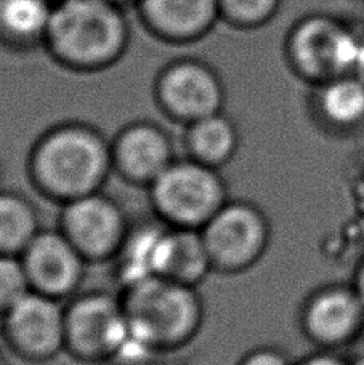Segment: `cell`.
<instances>
[{
  "label": "cell",
  "instance_id": "1",
  "mask_svg": "<svg viewBox=\"0 0 364 365\" xmlns=\"http://www.w3.org/2000/svg\"><path fill=\"white\" fill-rule=\"evenodd\" d=\"M113 173L111 141L86 123L49 128L32 145L28 177L42 197L58 205L105 191Z\"/></svg>",
  "mask_w": 364,
  "mask_h": 365
},
{
  "label": "cell",
  "instance_id": "2",
  "mask_svg": "<svg viewBox=\"0 0 364 365\" xmlns=\"http://www.w3.org/2000/svg\"><path fill=\"white\" fill-rule=\"evenodd\" d=\"M130 335L159 354L186 348L204 324V302L196 287L151 277L121 290Z\"/></svg>",
  "mask_w": 364,
  "mask_h": 365
},
{
  "label": "cell",
  "instance_id": "3",
  "mask_svg": "<svg viewBox=\"0 0 364 365\" xmlns=\"http://www.w3.org/2000/svg\"><path fill=\"white\" fill-rule=\"evenodd\" d=\"M146 192L154 217L181 230L201 231L230 200L220 170L186 155L175 159Z\"/></svg>",
  "mask_w": 364,
  "mask_h": 365
},
{
  "label": "cell",
  "instance_id": "4",
  "mask_svg": "<svg viewBox=\"0 0 364 365\" xmlns=\"http://www.w3.org/2000/svg\"><path fill=\"white\" fill-rule=\"evenodd\" d=\"M213 272L235 276L262 262L271 242V223L249 200L230 199L201 230Z\"/></svg>",
  "mask_w": 364,
  "mask_h": 365
},
{
  "label": "cell",
  "instance_id": "5",
  "mask_svg": "<svg viewBox=\"0 0 364 365\" xmlns=\"http://www.w3.org/2000/svg\"><path fill=\"white\" fill-rule=\"evenodd\" d=\"M130 336L121 295L79 292L66 302V348L74 361L108 365Z\"/></svg>",
  "mask_w": 364,
  "mask_h": 365
},
{
  "label": "cell",
  "instance_id": "6",
  "mask_svg": "<svg viewBox=\"0 0 364 365\" xmlns=\"http://www.w3.org/2000/svg\"><path fill=\"white\" fill-rule=\"evenodd\" d=\"M47 31L55 48L79 64L105 63L123 42L122 19L105 0H64Z\"/></svg>",
  "mask_w": 364,
  "mask_h": 365
},
{
  "label": "cell",
  "instance_id": "7",
  "mask_svg": "<svg viewBox=\"0 0 364 365\" xmlns=\"http://www.w3.org/2000/svg\"><path fill=\"white\" fill-rule=\"evenodd\" d=\"M363 31L339 16H310L292 34V61L302 77L313 86L356 74Z\"/></svg>",
  "mask_w": 364,
  "mask_h": 365
},
{
  "label": "cell",
  "instance_id": "8",
  "mask_svg": "<svg viewBox=\"0 0 364 365\" xmlns=\"http://www.w3.org/2000/svg\"><path fill=\"white\" fill-rule=\"evenodd\" d=\"M2 336L13 354L31 364L54 361L66 348V302L37 292L0 317Z\"/></svg>",
  "mask_w": 364,
  "mask_h": 365
},
{
  "label": "cell",
  "instance_id": "9",
  "mask_svg": "<svg viewBox=\"0 0 364 365\" xmlns=\"http://www.w3.org/2000/svg\"><path fill=\"white\" fill-rule=\"evenodd\" d=\"M58 230L92 263H113L130 231L121 204L105 191L60 205Z\"/></svg>",
  "mask_w": 364,
  "mask_h": 365
},
{
  "label": "cell",
  "instance_id": "10",
  "mask_svg": "<svg viewBox=\"0 0 364 365\" xmlns=\"http://www.w3.org/2000/svg\"><path fill=\"white\" fill-rule=\"evenodd\" d=\"M298 327L316 349L342 351L364 331L363 299L352 282L316 287L298 309Z\"/></svg>",
  "mask_w": 364,
  "mask_h": 365
},
{
  "label": "cell",
  "instance_id": "11",
  "mask_svg": "<svg viewBox=\"0 0 364 365\" xmlns=\"http://www.w3.org/2000/svg\"><path fill=\"white\" fill-rule=\"evenodd\" d=\"M19 258L32 292L61 302H68L81 292L90 264L58 227H42Z\"/></svg>",
  "mask_w": 364,
  "mask_h": 365
},
{
  "label": "cell",
  "instance_id": "12",
  "mask_svg": "<svg viewBox=\"0 0 364 365\" xmlns=\"http://www.w3.org/2000/svg\"><path fill=\"white\" fill-rule=\"evenodd\" d=\"M113 173L132 186L148 189L177 159L173 141L151 122H133L111 140Z\"/></svg>",
  "mask_w": 364,
  "mask_h": 365
},
{
  "label": "cell",
  "instance_id": "13",
  "mask_svg": "<svg viewBox=\"0 0 364 365\" xmlns=\"http://www.w3.org/2000/svg\"><path fill=\"white\" fill-rule=\"evenodd\" d=\"M162 109L185 125L222 110L223 90L209 69L194 63L177 64L159 82Z\"/></svg>",
  "mask_w": 364,
  "mask_h": 365
},
{
  "label": "cell",
  "instance_id": "14",
  "mask_svg": "<svg viewBox=\"0 0 364 365\" xmlns=\"http://www.w3.org/2000/svg\"><path fill=\"white\" fill-rule=\"evenodd\" d=\"M311 115L320 130L334 138L364 133V81L348 74L315 86Z\"/></svg>",
  "mask_w": 364,
  "mask_h": 365
},
{
  "label": "cell",
  "instance_id": "15",
  "mask_svg": "<svg viewBox=\"0 0 364 365\" xmlns=\"http://www.w3.org/2000/svg\"><path fill=\"white\" fill-rule=\"evenodd\" d=\"M212 272L213 266L201 231L166 225L159 242L156 277L199 289Z\"/></svg>",
  "mask_w": 364,
  "mask_h": 365
},
{
  "label": "cell",
  "instance_id": "16",
  "mask_svg": "<svg viewBox=\"0 0 364 365\" xmlns=\"http://www.w3.org/2000/svg\"><path fill=\"white\" fill-rule=\"evenodd\" d=\"M183 145L186 158L220 170L236 158L241 135L236 123L220 110L186 125Z\"/></svg>",
  "mask_w": 364,
  "mask_h": 365
},
{
  "label": "cell",
  "instance_id": "17",
  "mask_svg": "<svg viewBox=\"0 0 364 365\" xmlns=\"http://www.w3.org/2000/svg\"><path fill=\"white\" fill-rule=\"evenodd\" d=\"M164 230L166 225L158 218L130 226L121 250L113 259L121 289L156 277V262Z\"/></svg>",
  "mask_w": 364,
  "mask_h": 365
},
{
  "label": "cell",
  "instance_id": "18",
  "mask_svg": "<svg viewBox=\"0 0 364 365\" xmlns=\"http://www.w3.org/2000/svg\"><path fill=\"white\" fill-rule=\"evenodd\" d=\"M41 231L36 205L21 192L0 189V255L19 257Z\"/></svg>",
  "mask_w": 364,
  "mask_h": 365
},
{
  "label": "cell",
  "instance_id": "19",
  "mask_svg": "<svg viewBox=\"0 0 364 365\" xmlns=\"http://www.w3.org/2000/svg\"><path fill=\"white\" fill-rule=\"evenodd\" d=\"M217 0H145L156 24L177 34L199 31L216 13Z\"/></svg>",
  "mask_w": 364,
  "mask_h": 365
},
{
  "label": "cell",
  "instance_id": "20",
  "mask_svg": "<svg viewBox=\"0 0 364 365\" xmlns=\"http://www.w3.org/2000/svg\"><path fill=\"white\" fill-rule=\"evenodd\" d=\"M51 13L45 0H0V23L18 37L49 29Z\"/></svg>",
  "mask_w": 364,
  "mask_h": 365
},
{
  "label": "cell",
  "instance_id": "21",
  "mask_svg": "<svg viewBox=\"0 0 364 365\" xmlns=\"http://www.w3.org/2000/svg\"><path fill=\"white\" fill-rule=\"evenodd\" d=\"M32 292L21 258L0 255V317Z\"/></svg>",
  "mask_w": 364,
  "mask_h": 365
},
{
  "label": "cell",
  "instance_id": "22",
  "mask_svg": "<svg viewBox=\"0 0 364 365\" xmlns=\"http://www.w3.org/2000/svg\"><path fill=\"white\" fill-rule=\"evenodd\" d=\"M159 356L162 354H159L158 351L130 335L108 365H151Z\"/></svg>",
  "mask_w": 364,
  "mask_h": 365
},
{
  "label": "cell",
  "instance_id": "23",
  "mask_svg": "<svg viewBox=\"0 0 364 365\" xmlns=\"http://www.w3.org/2000/svg\"><path fill=\"white\" fill-rule=\"evenodd\" d=\"M238 365H295L288 353L275 346L253 348L238 361Z\"/></svg>",
  "mask_w": 364,
  "mask_h": 365
},
{
  "label": "cell",
  "instance_id": "24",
  "mask_svg": "<svg viewBox=\"0 0 364 365\" xmlns=\"http://www.w3.org/2000/svg\"><path fill=\"white\" fill-rule=\"evenodd\" d=\"M233 15L243 19H258L275 10L278 0H223Z\"/></svg>",
  "mask_w": 364,
  "mask_h": 365
},
{
  "label": "cell",
  "instance_id": "25",
  "mask_svg": "<svg viewBox=\"0 0 364 365\" xmlns=\"http://www.w3.org/2000/svg\"><path fill=\"white\" fill-rule=\"evenodd\" d=\"M295 365H353V362L342 351L315 349L300 361H295Z\"/></svg>",
  "mask_w": 364,
  "mask_h": 365
},
{
  "label": "cell",
  "instance_id": "26",
  "mask_svg": "<svg viewBox=\"0 0 364 365\" xmlns=\"http://www.w3.org/2000/svg\"><path fill=\"white\" fill-rule=\"evenodd\" d=\"M350 282H352L356 293H358L364 303V255L358 259V262H356L353 274H352V280H350Z\"/></svg>",
  "mask_w": 364,
  "mask_h": 365
},
{
  "label": "cell",
  "instance_id": "27",
  "mask_svg": "<svg viewBox=\"0 0 364 365\" xmlns=\"http://www.w3.org/2000/svg\"><path fill=\"white\" fill-rule=\"evenodd\" d=\"M356 76H360L364 81V31H363V41H361V50L358 58V66H356Z\"/></svg>",
  "mask_w": 364,
  "mask_h": 365
},
{
  "label": "cell",
  "instance_id": "28",
  "mask_svg": "<svg viewBox=\"0 0 364 365\" xmlns=\"http://www.w3.org/2000/svg\"><path fill=\"white\" fill-rule=\"evenodd\" d=\"M4 344V336H2V322H0V346Z\"/></svg>",
  "mask_w": 364,
  "mask_h": 365
},
{
  "label": "cell",
  "instance_id": "29",
  "mask_svg": "<svg viewBox=\"0 0 364 365\" xmlns=\"http://www.w3.org/2000/svg\"><path fill=\"white\" fill-rule=\"evenodd\" d=\"M0 180H2V167H0Z\"/></svg>",
  "mask_w": 364,
  "mask_h": 365
},
{
  "label": "cell",
  "instance_id": "30",
  "mask_svg": "<svg viewBox=\"0 0 364 365\" xmlns=\"http://www.w3.org/2000/svg\"><path fill=\"white\" fill-rule=\"evenodd\" d=\"M0 365H4V362H0Z\"/></svg>",
  "mask_w": 364,
  "mask_h": 365
},
{
  "label": "cell",
  "instance_id": "31",
  "mask_svg": "<svg viewBox=\"0 0 364 365\" xmlns=\"http://www.w3.org/2000/svg\"><path fill=\"white\" fill-rule=\"evenodd\" d=\"M363 2H364V0H363Z\"/></svg>",
  "mask_w": 364,
  "mask_h": 365
}]
</instances>
